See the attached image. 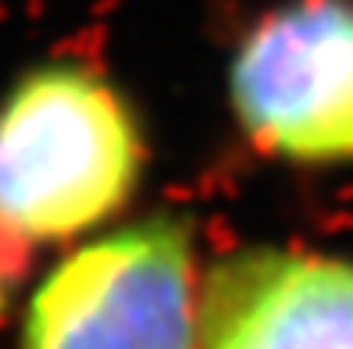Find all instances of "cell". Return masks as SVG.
I'll return each mask as SVG.
<instances>
[{"mask_svg": "<svg viewBox=\"0 0 353 349\" xmlns=\"http://www.w3.org/2000/svg\"><path fill=\"white\" fill-rule=\"evenodd\" d=\"M200 349H353V264L250 246L200 293Z\"/></svg>", "mask_w": 353, "mask_h": 349, "instance_id": "277c9868", "label": "cell"}, {"mask_svg": "<svg viewBox=\"0 0 353 349\" xmlns=\"http://www.w3.org/2000/svg\"><path fill=\"white\" fill-rule=\"evenodd\" d=\"M26 239L14 235L11 229L0 224V314L8 306V296L14 289V282L22 278V268H26Z\"/></svg>", "mask_w": 353, "mask_h": 349, "instance_id": "5b68a950", "label": "cell"}, {"mask_svg": "<svg viewBox=\"0 0 353 349\" xmlns=\"http://www.w3.org/2000/svg\"><path fill=\"white\" fill-rule=\"evenodd\" d=\"M193 235L157 214L68 253L32 293L22 349H196Z\"/></svg>", "mask_w": 353, "mask_h": 349, "instance_id": "7a4b0ae2", "label": "cell"}, {"mask_svg": "<svg viewBox=\"0 0 353 349\" xmlns=\"http://www.w3.org/2000/svg\"><path fill=\"white\" fill-rule=\"evenodd\" d=\"M143 175L129 100L79 61L29 68L0 100V224L61 242L121 211Z\"/></svg>", "mask_w": 353, "mask_h": 349, "instance_id": "6da1fadb", "label": "cell"}, {"mask_svg": "<svg viewBox=\"0 0 353 349\" xmlns=\"http://www.w3.org/2000/svg\"><path fill=\"white\" fill-rule=\"evenodd\" d=\"M228 100L264 154L353 160V0H285L246 29Z\"/></svg>", "mask_w": 353, "mask_h": 349, "instance_id": "3957f363", "label": "cell"}]
</instances>
